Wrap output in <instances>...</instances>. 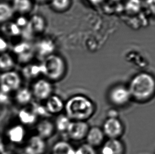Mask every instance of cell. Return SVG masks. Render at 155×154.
<instances>
[{
  "mask_svg": "<svg viewBox=\"0 0 155 154\" xmlns=\"http://www.w3.org/2000/svg\"><path fill=\"white\" fill-rule=\"evenodd\" d=\"M22 75L26 79L36 78L41 75L40 65H28L22 69Z\"/></svg>",
  "mask_w": 155,
  "mask_h": 154,
  "instance_id": "cell-25",
  "label": "cell"
},
{
  "mask_svg": "<svg viewBox=\"0 0 155 154\" xmlns=\"http://www.w3.org/2000/svg\"><path fill=\"white\" fill-rule=\"evenodd\" d=\"M125 148L124 144L119 139H109L103 144L102 154H124Z\"/></svg>",
  "mask_w": 155,
  "mask_h": 154,
  "instance_id": "cell-11",
  "label": "cell"
},
{
  "mask_svg": "<svg viewBox=\"0 0 155 154\" xmlns=\"http://www.w3.org/2000/svg\"><path fill=\"white\" fill-rule=\"evenodd\" d=\"M1 30L5 36L10 37H15L21 34L22 30L15 22L8 21L2 24Z\"/></svg>",
  "mask_w": 155,
  "mask_h": 154,
  "instance_id": "cell-18",
  "label": "cell"
},
{
  "mask_svg": "<svg viewBox=\"0 0 155 154\" xmlns=\"http://www.w3.org/2000/svg\"><path fill=\"white\" fill-rule=\"evenodd\" d=\"M32 97V91L27 88H22L17 90L15 97L19 104L25 105L31 101Z\"/></svg>",
  "mask_w": 155,
  "mask_h": 154,
  "instance_id": "cell-23",
  "label": "cell"
},
{
  "mask_svg": "<svg viewBox=\"0 0 155 154\" xmlns=\"http://www.w3.org/2000/svg\"><path fill=\"white\" fill-rule=\"evenodd\" d=\"M46 27L45 19L40 15H36L29 20L27 27L25 28L28 34L32 36L33 34H40L44 31Z\"/></svg>",
  "mask_w": 155,
  "mask_h": 154,
  "instance_id": "cell-13",
  "label": "cell"
},
{
  "mask_svg": "<svg viewBox=\"0 0 155 154\" xmlns=\"http://www.w3.org/2000/svg\"><path fill=\"white\" fill-rule=\"evenodd\" d=\"M35 1L38 2H45L48 1H50V0H35Z\"/></svg>",
  "mask_w": 155,
  "mask_h": 154,
  "instance_id": "cell-38",
  "label": "cell"
},
{
  "mask_svg": "<svg viewBox=\"0 0 155 154\" xmlns=\"http://www.w3.org/2000/svg\"><path fill=\"white\" fill-rule=\"evenodd\" d=\"M112 104L115 106H124L128 104L132 99L128 88L119 85L111 88L108 95Z\"/></svg>",
  "mask_w": 155,
  "mask_h": 154,
  "instance_id": "cell-5",
  "label": "cell"
},
{
  "mask_svg": "<svg viewBox=\"0 0 155 154\" xmlns=\"http://www.w3.org/2000/svg\"><path fill=\"white\" fill-rule=\"evenodd\" d=\"M128 88L134 100L147 102L155 95V77L146 72L138 73L130 80Z\"/></svg>",
  "mask_w": 155,
  "mask_h": 154,
  "instance_id": "cell-1",
  "label": "cell"
},
{
  "mask_svg": "<svg viewBox=\"0 0 155 154\" xmlns=\"http://www.w3.org/2000/svg\"><path fill=\"white\" fill-rule=\"evenodd\" d=\"M45 107L51 115L58 114L64 109L65 104L61 97L54 95L46 100Z\"/></svg>",
  "mask_w": 155,
  "mask_h": 154,
  "instance_id": "cell-14",
  "label": "cell"
},
{
  "mask_svg": "<svg viewBox=\"0 0 155 154\" xmlns=\"http://www.w3.org/2000/svg\"><path fill=\"white\" fill-rule=\"evenodd\" d=\"M15 60L12 56L8 52L0 54V70L3 72L10 71L15 67Z\"/></svg>",
  "mask_w": 155,
  "mask_h": 154,
  "instance_id": "cell-24",
  "label": "cell"
},
{
  "mask_svg": "<svg viewBox=\"0 0 155 154\" xmlns=\"http://www.w3.org/2000/svg\"><path fill=\"white\" fill-rule=\"evenodd\" d=\"M108 118H117L118 112L115 109H110L107 112Z\"/></svg>",
  "mask_w": 155,
  "mask_h": 154,
  "instance_id": "cell-35",
  "label": "cell"
},
{
  "mask_svg": "<svg viewBox=\"0 0 155 154\" xmlns=\"http://www.w3.org/2000/svg\"><path fill=\"white\" fill-rule=\"evenodd\" d=\"M54 49V44L51 40L43 39L37 43L35 50L39 56L44 59L46 56L53 54Z\"/></svg>",
  "mask_w": 155,
  "mask_h": 154,
  "instance_id": "cell-17",
  "label": "cell"
},
{
  "mask_svg": "<svg viewBox=\"0 0 155 154\" xmlns=\"http://www.w3.org/2000/svg\"><path fill=\"white\" fill-rule=\"evenodd\" d=\"M31 110L37 117L41 116L47 118L51 115L48 112L45 106H43L40 104H34Z\"/></svg>",
  "mask_w": 155,
  "mask_h": 154,
  "instance_id": "cell-29",
  "label": "cell"
},
{
  "mask_svg": "<svg viewBox=\"0 0 155 154\" xmlns=\"http://www.w3.org/2000/svg\"><path fill=\"white\" fill-rule=\"evenodd\" d=\"M89 2L93 4H99L103 2L104 0H88Z\"/></svg>",
  "mask_w": 155,
  "mask_h": 154,
  "instance_id": "cell-37",
  "label": "cell"
},
{
  "mask_svg": "<svg viewBox=\"0 0 155 154\" xmlns=\"http://www.w3.org/2000/svg\"><path fill=\"white\" fill-rule=\"evenodd\" d=\"M71 120L66 115H59L57 117L54 127L58 131L63 133L67 131Z\"/></svg>",
  "mask_w": 155,
  "mask_h": 154,
  "instance_id": "cell-26",
  "label": "cell"
},
{
  "mask_svg": "<svg viewBox=\"0 0 155 154\" xmlns=\"http://www.w3.org/2000/svg\"><path fill=\"white\" fill-rule=\"evenodd\" d=\"M17 25L19 26L20 28H25L29 22V20H28L23 15L20 16L17 18L16 21L15 22Z\"/></svg>",
  "mask_w": 155,
  "mask_h": 154,
  "instance_id": "cell-31",
  "label": "cell"
},
{
  "mask_svg": "<svg viewBox=\"0 0 155 154\" xmlns=\"http://www.w3.org/2000/svg\"><path fill=\"white\" fill-rule=\"evenodd\" d=\"M54 124L48 119H44L37 125V135L45 140L51 137L54 133Z\"/></svg>",
  "mask_w": 155,
  "mask_h": 154,
  "instance_id": "cell-15",
  "label": "cell"
},
{
  "mask_svg": "<svg viewBox=\"0 0 155 154\" xmlns=\"http://www.w3.org/2000/svg\"><path fill=\"white\" fill-rule=\"evenodd\" d=\"M102 130L109 139H119L124 133V125L118 118H108L104 123Z\"/></svg>",
  "mask_w": 155,
  "mask_h": 154,
  "instance_id": "cell-6",
  "label": "cell"
},
{
  "mask_svg": "<svg viewBox=\"0 0 155 154\" xmlns=\"http://www.w3.org/2000/svg\"><path fill=\"white\" fill-rule=\"evenodd\" d=\"M8 94H5L0 91V103L5 104L8 101Z\"/></svg>",
  "mask_w": 155,
  "mask_h": 154,
  "instance_id": "cell-34",
  "label": "cell"
},
{
  "mask_svg": "<svg viewBox=\"0 0 155 154\" xmlns=\"http://www.w3.org/2000/svg\"><path fill=\"white\" fill-rule=\"evenodd\" d=\"M53 85L51 81L47 79H40L34 83L32 93L38 100H46L52 95Z\"/></svg>",
  "mask_w": 155,
  "mask_h": 154,
  "instance_id": "cell-8",
  "label": "cell"
},
{
  "mask_svg": "<svg viewBox=\"0 0 155 154\" xmlns=\"http://www.w3.org/2000/svg\"><path fill=\"white\" fill-rule=\"evenodd\" d=\"M52 8L58 12L67 10L71 4V0H50Z\"/></svg>",
  "mask_w": 155,
  "mask_h": 154,
  "instance_id": "cell-28",
  "label": "cell"
},
{
  "mask_svg": "<svg viewBox=\"0 0 155 154\" xmlns=\"http://www.w3.org/2000/svg\"><path fill=\"white\" fill-rule=\"evenodd\" d=\"M75 154H97V152L94 147L85 143L76 149Z\"/></svg>",
  "mask_w": 155,
  "mask_h": 154,
  "instance_id": "cell-30",
  "label": "cell"
},
{
  "mask_svg": "<svg viewBox=\"0 0 155 154\" xmlns=\"http://www.w3.org/2000/svg\"><path fill=\"white\" fill-rule=\"evenodd\" d=\"M35 49L30 44L21 42L16 44L13 50L20 63H27L33 58Z\"/></svg>",
  "mask_w": 155,
  "mask_h": 154,
  "instance_id": "cell-10",
  "label": "cell"
},
{
  "mask_svg": "<svg viewBox=\"0 0 155 154\" xmlns=\"http://www.w3.org/2000/svg\"><path fill=\"white\" fill-rule=\"evenodd\" d=\"M12 6L15 12L20 14L24 15L28 13L32 8L31 0H13Z\"/></svg>",
  "mask_w": 155,
  "mask_h": 154,
  "instance_id": "cell-19",
  "label": "cell"
},
{
  "mask_svg": "<svg viewBox=\"0 0 155 154\" xmlns=\"http://www.w3.org/2000/svg\"><path fill=\"white\" fill-rule=\"evenodd\" d=\"M89 129V125L86 121L71 120L66 133L71 140L80 141L86 138Z\"/></svg>",
  "mask_w": 155,
  "mask_h": 154,
  "instance_id": "cell-7",
  "label": "cell"
},
{
  "mask_svg": "<svg viewBox=\"0 0 155 154\" xmlns=\"http://www.w3.org/2000/svg\"><path fill=\"white\" fill-rule=\"evenodd\" d=\"M8 43L2 36L0 35V54L6 52L8 49Z\"/></svg>",
  "mask_w": 155,
  "mask_h": 154,
  "instance_id": "cell-32",
  "label": "cell"
},
{
  "mask_svg": "<svg viewBox=\"0 0 155 154\" xmlns=\"http://www.w3.org/2000/svg\"><path fill=\"white\" fill-rule=\"evenodd\" d=\"M7 135L11 142L15 144H19L23 142L25 139V129L23 125H15L8 129Z\"/></svg>",
  "mask_w": 155,
  "mask_h": 154,
  "instance_id": "cell-16",
  "label": "cell"
},
{
  "mask_svg": "<svg viewBox=\"0 0 155 154\" xmlns=\"http://www.w3.org/2000/svg\"><path fill=\"white\" fill-rule=\"evenodd\" d=\"M37 117L32 110L27 109H21L18 114L19 120L22 125H34L36 123Z\"/></svg>",
  "mask_w": 155,
  "mask_h": 154,
  "instance_id": "cell-22",
  "label": "cell"
},
{
  "mask_svg": "<svg viewBox=\"0 0 155 154\" xmlns=\"http://www.w3.org/2000/svg\"><path fill=\"white\" fill-rule=\"evenodd\" d=\"M46 149L45 140L38 135L30 138L25 148V154H44Z\"/></svg>",
  "mask_w": 155,
  "mask_h": 154,
  "instance_id": "cell-9",
  "label": "cell"
},
{
  "mask_svg": "<svg viewBox=\"0 0 155 154\" xmlns=\"http://www.w3.org/2000/svg\"><path fill=\"white\" fill-rule=\"evenodd\" d=\"M113 1L114 2H120V1H121L122 0H113Z\"/></svg>",
  "mask_w": 155,
  "mask_h": 154,
  "instance_id": "cell-39",
  "label": "cell"
},
{
  "mask_svg": "<svg viewBox=\"0 0 155 154\" xmlns=\"http://www.w3.org/2000/svg\"><path fill=\"white\" fill-rule=\"evenodd\" d=\"M104 137V133L102 129L94 126L90 128L85 139L87 144L95 148L102 144Z\"/></svg>",
  "mask_w": 155,
  "mask_h": 154,
  "instance_id": "cell-12",
  "label": "cell"
},
{
  "mask_svg": "<svg viewBox=\"0 0 155 154\" xmlns=\"http://www.w3.org/2000/svg\"><path fill=\"white\" fill-rule=\"evenodd\" d=\"M5 152V145L3 141L0 138V154H3Z\"/></svg>",
  "mask_w": 155,
  "mask_h": 154,
  "instance_id": "cell-36",
  "label": "cell"
},
{
  "mask_svg": "<svg viewBox=\"0 0 155 154\" xmlns=\"http://www.w3.org/2000/svg\"><path fill=\"white\" fill-rule=\"evenodd\" d=\"M3 154H10V153H7V152H4V153H3Z\"/></svg>",
  "mask_w": 155,
  "mask_h": 154,
  "instance_id": "cell-40",
  "label": "cell"
},
{
  "mask_svg": "<svg viewBox=\"0 0 155 154\" xmlns=\"http://www.w3.org/2000/svg\"><path fill=\"white\" fill-rule=\"evenodd\" d=\"M146 4L150 12L155 15V0H146Z\"/></svg>",
  "mask_w": 155,
  "mask_h": 154,
  "instance_id": "cell-33",
  "label": "cell"
},
{
  "mask_svg": "<svg viewBox=\"0 0 155 154\" xmlns=\"http://www.w3.org/2000/svg\"><path fill=\"white\" fill-rule=\"evenodd\" d=\"M15 13V11L10 4L6 2H0V23L10 21Z\"/></svg>",
  "mask_w": 155,
  "mask_h": 154,
  "instance_id": "cell-21",
  "label": "cell"
},
{
  "mask_svg": "<svg viewBox=\"0 0 155 154\" xmlns=\"http://www.w3.org/2000/svg\"><path fill=\"white\" fill-rule=\"evenodd\" d=\"M65 115L72 121L88 120L95 111V104L90 98L82 95L72 96L65 104Z\"/></svg>",
  "mask_w": 155,
  "mask_h": 154,
  "instance_id": "cell-2",
  "label": "cell"
},
{
  "mask_svg": "<svg viewBox=\"0 0 155 154\" xmlns=\"http://www.w3.org/2000/svg\"><path fill=\"white\" fill-rule=\"evenodd\" d=\"M141 6L140 0H128L125 4L124 8L129 14H134L140 11Z\"/></svg>",
  "mask_w": 155,
  "mask_h": 154,
  "instance_id": "cell-27",
  "label": "cell"
},
{
  "mask_svg": "<svg viewBox=\"0 0 155 154\" xmlns=\"http://www.w3.org/2000/svg\"><path fill=\"white\" fill-rule=\"evenodd\" d=\"M21 85V78L15 71L3 72L0 75V91L8 94L10 92L17 91Z\"/></svg>",
  "mask_w": 155,
  "mask_h": 154,
  "instance_id": "cell-4",
  "label": "cell"
},
{
  "mask_svg": "<svg viewBox=\"0 0 155 154\" xmlns=\"http://www.w3.org/2000/svg\"><path fill=\"white\" fill-rule=\"evenodd\" d=\"M40 66L41 74L50 81L62 79L66 71L65 60L61 56L54 53L45 58Z\"/></svg>",
  "mask_w": 155,
  "mask_h": 154,
  "instance_id": "cell-3",
  "label": "cell"
},
{
  "mask_svg": "<svg viewBox=\"0 0 155 154\" xmlns=\"http://www.w3.org/2000/svg\"><path fill=\"white\" fill-rule=\"evenodd\" d=\"M75 149L64 140L57 142L52 147V154H75Z\"/></svg>",
  "mask_w": 155,
  "mask_h": 154,
  "instance_id": "cell-20",
  "label": "cell"
}]
</instances>
